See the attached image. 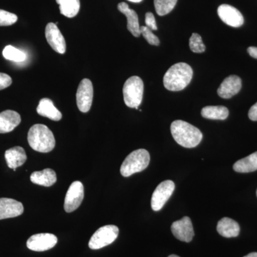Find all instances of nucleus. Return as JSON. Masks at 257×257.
I'll list each match as a JSON object with an SVG mask.
<instances>
[{
  "mask_svg": "<svg viewBox=\"0 0 257 257\" xmlns=\"http://www.w3.org/2000/svg\"><path fill=\"white\" fill-rule=\"evenodd\" d=\"M201 114L206 119L224 120L229 116V110L224 106H207L203 108Z\"/></svg>",
  "mask_w": 257,
  "mask_h": 257,
  "instance_id": "23",
  "label": "nucleus"
},
{
  "mask_svg": "<svg viewBox=\"0 0 257 257\" xmlns=\"http://www.w3.org/2000/svg\"><path fill=\"white\" fill-rule=\"evenodd\" d=\"M193 77L192 67L184 62L174 64L164 77V86L172 92L182 90L190 83Z\"/></svg>",
  "mask_w": 257,
  "mask_h": 257,
  "instance_id": "1",
  "label": "nucleus"
},
{
  "mask_svg": "<svg viewBox=\"0 0 257 257\" xmlns=\"http://www.w3.org/2000/svg\"><path fill=\"white\" fill-rule=\"evenodd\" d=\"M118 10L120 13L124 14L127 19V29L133 34V36L139 37L141 35L140 23H139L138 15L135 10L130 9L128 5L125 3H121L118 5Z\"/></svg>",
  "mask_w": 257,
  "mask_h": 257,
  "instance_id": "17",
  "label": "nucleus"
},
{
  "mask_svg": "<svg viewBox=\"0 0 257 257\" xmlns=\"http://www.w3.org/2000/svg\"><path fill=\"white\" fill-rule=\"evenodd\" d=\"M248 53L253 58L257 59V47H250L248 48Z\"/></svg>",
  "mask_w": 257,
  "mask_h": 257,
  "instance_id": "33",
  "label": "nucleus"
},
{
  "mask_svg": "<svg viewBox=\"0 0 257 257\" xmlns=\"http://www.w3.org/2000/svg\"><path fill=\"white\" fill-rule=\"evenodd\" d=\"M241 89V79L238 76L231 75L226 77L217 89L219 96L224 99H229L239 92Z\"/></svg>",
  "mask_w": 257,
  "mask_h": 257,
  "instance_id": "15",
  "label": "nucleus"
},
{
  "mask_svg": "<svg viewBox=\"0 0 257 257\" xmlns=\"http://www.w3.org/2000/svg\"><path fill=\"white\" fill-rule=\"evenodd\" d=\"M168 257H179V256H177V255H175V254H172V255H170V256H169Z\"/></svg>",
  "mask_w": 257,
  "mask_h": 257,
  "instance_id": "36",
  "label": "nucleus"
},
{
  "mask_svg": "<svg viewBox=\"0 0 257 257\" xmlns=\"http://www.w3.org/2000/svg\"><path fill=\"white\" fill-rule=\"evenodd\" d=\"M18 16L13 13L0 10V26H10L18 21Z\"/></svg>",
  "mask_w": 257,
  "mask_h": 257,
  "instance_id": "28",
  "label": "nucleus"
},
{
  "mask_svg": "<svg viewBox=\"0 0 257 257\" xmlns=\"http://www.w3.org/2000/svg\"><path fill=\"white\" fill-rule=\"evenodd\" d=\"M3 55L6 60L15 62H22L26 60V55L23 51L15 48L12 45L5 47Z\"/></svg>",
  "mask_w": 257,
  "mask_h": 257,
  "instance_id": "25",
  "label": "nucleus"
},
{
  "mask_svg": "<svg viewBox=\"0 0 257 257\" xmlns=\"http://www.w3.org/2000/svg\"><path fill=\"white\" fill-rule=\"evenodd\" d=\"M37 111L41 116L53 121H60L62 117V113L54 105L53 101L48 98H43L40 101Z\"/></svg>",
  "mask_w": 257,
  "mask_h": 257,
  "instance_id": "19",
  "label": "nucleus"
},
{
  "mask_svg": "<svg viewBox=\"0 0 257 257\" xmlns=\"http://www.w3.org/2000/svg\"><path fill=\"white\" fill-rule=\"evenodd\" d=\"M57 243L55 235L49 233H42L32 235L27 241L29 249L35 251H45L54 247Z\"/></svg>",
  "mask_w": 257,
  "mask_h": 257,
  "instance_id": "10",
  "label": "nucleus"
},
{
  "mask_svg": "<svg viewBox=\"0 0 257 257\" xmlns=\"http://www.w3.org/2000/svg\"><path fill=\"white\" fill-rule=\"evenodd\" d=\"M128 1L131 2V3H140L141 2H143V0H128Z\"/></svg>",
  "mask_w": 257,
  "mask_h": 257,
  "instance_id": "35",
  "label": "nucleus"
},
{
  "mask_svg": "<svg viewBox=\"0 0 257 257\" xmlns=\"http://www.w3.org/2000/svg\"><path fill=\"white\" fill-rule=\"evenodd\" d=\"M189 47L194 53H203L206 50L202 37L197 33H193L192 37L189 39Z\"/></svg>",
  "mask_w": 257,
  "mask_h": 257,
  "instance_id": "27",
  "label": "nucleus"
},
{
  "mask_svg": "<svg viewBox=\"0 0 257 257\" xmlns=\"http://www.w3.org/2000/svg\"><path fill=\"white\" fill-rule=\"evenodd\" d=\"M233 169L239 173H248L257 170V152L237 161L233 166Z\"/></svg>",
  "mask_w": 257,
  "mask_h": 257,
  "instance_id": "22",
  "label": "nucleus"
},
{
  "mask_svg": "<svg viewBox=\"0 0 257 257\" xmlns=\"http://www.w3.org/2000/svg\"><path fill=\"white\" fill-rule=\"evenodd\" d=\"M175 185L172 181L166 180L157 186L152 194L151 205L154 211L162 209L175 190Z\"/></svg>",
  "mask_w": 257,
  "mask_h": 257,
  "instance_id": "7",
  "label": "nucleus"
},
{
  "mask_svg": "<svg viewBox=\"0 0 257 257\" xmlns=\"http://www.w3.org/2000/svg\"><path fill=\"white\" fill-rule=\"evenodd\" d=\"M45 37L50 47L55 52L64 54L66 52V42L60 30L55 23H48L45 29Z\"/></svg>",
  "mask_w": 257,
  "mask_h": 257,
  "instance_id": "13",
  "label": "nucleus"
},
{
  "mask_svg": "<svg viewBox=\"0 0 257 257\" xmlns=\"http://www.w3.org/2000/svg\"><path fill=\"white\" fill-rule=\"evenodd\" d=\"M5 160L10 169L16 170L19 167H21L26 162V152L21 147H15L7 150L5 154Z\"/></svg>",
  "mask_w": 257,
  "mask_h": 257,
  "instance_id": "18",
  "label": "nucleus"
},
{
  "mask_svg": "<svg viewBox=\"0 0 257 257\" xmlns=\"http://www.w3.org/2000/svg\"><path fill=\"white\" fill-rule=\"evenodd\" d=\"M144 83L138 76L130 77L123 87V95L125 104L130 108L138 109L143 99Z\"/></svg>",
  "mask_w": 257,
  "mask_h": 257,
  "instance_id": "5",
  "label": "nucleus"
},
{
  "mask_svg": "<svg viewBox=\"0 0 257 257\" xmlns=\"http://www.w3.org/2000/svg\"><path fill=\"white\" fill-rule=\"evenodd\" d=\"M243 257H257V253L256 252H252L248 253V255Z\"/></svg>",
  "mask_w": 257,
  "mask_h": 257,
  "instance_id": "34",
  "label": "nucleus"
},
{
  "mask_svg": "<svg viewBox=\"0 0 257 257\" xmlns=\"http://www.w3.org/2000/svg\"><path fill=\"white\" fill-rule=\"evenodd\" d=\"M21 122V116L17 111L6 110L0 113V133L13 131Z\"/></svg>",
  "mask_w": 257,
  "mask_h": 257,
  "instance_id": "16",
  "label": "nucleus"
},
{
  "mask_svg": "<svg viewBox=\"0 0 257 257\" xmlns=\"http://www.w3.org/2000/svg\"><path fill=\"white\" fill-rule=\"evenodd\" d=\"M93 89L92 83L89 79H83L79 83L77 89L76 99L79 111L87 113L90 109L92 104Z\"/></svg>",
  "mask_w": 257,
  "mask_h": 257,
  "instance_id": "8",
  "label": "nucleus"
},
{
  "mask_svg": "<svg viewBox=\"0 0 257 257\" xmlns=\"http://www.w3.org/2000/svg\"><path fill=\"white\" fill-rule=\"evenodd\" d=\"M28 140L34 150L42 153L52 151L55 147V137L46 125H33L29 131Z\"/></svg>",
  "mask_w": 257,
  "mask_h": 257,
  "instance_id": "3",
  "label": "nucleus"
},
{
  "mask_svg": "<svg viewBox=\"0 0 257 257\" xmlns=\"http://www.w3.org/2000/svg\"><path fill=\"white\" fill-rule=\"evenodd\" d=\"M84 197V186L79 181L72 182L66 194L64 208L66 212L75 211L82 204Z\"/></svg>",
  "mask_w": 257,
  "mask_h": 257,
  "instance_id": "9",
  "label": "nucleus"
},
{
  "mask_svg": "<svg viewBox=\"0 0 257 257\" xmlns=\"http://www.w3.org/2000/svg\"><path fill=\"white\" fill-rule=\"evenodd\" d=\"M218 232L226 238L236 237L239 234L240 226L236 221L230 218H222L216 226Z\"/></svg>",
  "mask_w": 257,
  "mask_h": 257,
  "instance_id": "20",
  "label": "nucleus"
},
{
  "mask_svg": "<svg viewBox=\"0 0 257 257\" xmlns=\"http://www.w3.org/2000/svg\"><path fill=\"white\" fill-rule=\"evenodd\" d=\"M23 211L24 207L21 202L9 198L0 199V220L20 216Z\"/></svg>",
  "mask_w": 257,
  "mask_h": 257,
  "instance_id": "14",
  "label": "nucleus"
},
{
  "mask_svg": "<svg viewBox=\"0 0 257 257\" xmlns=\"http://www.w3.org/2000/svg\"><path fill=\"white\" fill-rule=\"evenodd\" d=\"M256 196H257V191H256Z\"/></svg>",
  "mask_w": 257,
  "mask_h": 257,
  "instance_id": "37",
  "label": "nucleus"
},
{
  "mask_svg": "<svg viewBox=\"0 0 257 257\" xmlns=\"http://www.w3.org/2000/svg\"><path fill=\"white\" fill-rule=\"evenodd\" d=\"M217 13L223 23L232 28H239L242 26L244 22L241 13L231 5H220L218 8Z\"/></svg>",
  "mask_w": 257,
  "mask_h": 257,
  "instance_id": "12",
  "label": "nucleus"
},
{
  "mask_svg": "<svg viewBox=\"0 0 257 257\" xmlns=\"http://www.w3.org/2000/svg\"><path fill=\"white\" fill-rule=\"evenodd\" d=\"M119 235V229L115 225H106L96 230L89 242L91 249H99L114 242Z\"/></svg>",
  "mask_w": 257,
  "mask_h": 257,
  "instance_id": "6",
  "label": "nucleus"
},
{
  "mask_svg": "<svg viewBox=\"0 0 257 257\" xmlns=\"http://www.w3.org/2000/svg\"><path fill=\"white\" fill-rule=\"evenodd\" d=\"M177 0H154L157 15L164 16L169 14L175 8Z\"/></svg>",
  "mask_w": 257,
  "mask_h": 257,
  "instance_id": "26",
  "label": "nucleus"
},
{
  "mask_svg": "<svg viewBox=\"0 0 257 257\" xmlns=\"http://www.w3.org/2000/svg\"><path fill=\"white\" fill-rule=\"evenodd\" d=\"M171 133L177 144L185 148L198 146L203 138L199 128L182 120H176L172 123Z\"/></svg>",
  "mask_w": 257,
  "mask_h": 257,
  "instance_id": "2",
  "label": "nucleus"
},
{
  "mask_svg": "<svg viewBox=\"0 0 257 257\" xmlns=\"http://www.w3.org/2000/svg\"><path fill=\"white\" fill-rule=\"evenodd\" d=\"M60 5V13L68 18L77 16L80 9L79 0H56Z\"/></svg>",
  "mask_w": 257,
  "mask_h": 257,
  "instance_id": "24",
  "label": "nucleus"
},
{
  "mask_svg": "<svg viewBox=\"0 0 257 257\" xmlns=\"http://www.w3.org/2000/svg\"><path fill=\"white\" fill-rule=\"evenodd\" d=\"M13 83V79L8 74L0 72V90L10 87Z\"/></svg>",
  "mask_w": 257,
  "mask_h": 257,
  "instance_id": "31",
  "label": "nucleus"
},
{
  "mask_svg": "<svg viewBox=\"0 0 257 257\" xmlns=\"http://www.w3.org/2000/svg\"><path fill=\"white\" fill-rule=\"evenodd\" d=\"M145 24L146 27L151 30H157V26L155 16L152 13H147L145 15Z\"/></svg>",
  "mask_w": 257,
  "mask_h": 257,
  "instance_id": "30",
  "label": "nucleus"
},
{
  "mask_svg": "<svg viewBox=\"0 0 257 257\" xmlns=\"http://www.w3.org/2000/svg\"><path fill=\"white\" fill-rule=\"evenodd\" d=\"M140 32H141V35H143L149 44L151 45H155V46H158L160 45V42L158 37L152 32V30L150 28L146 26L140 27Z\"/></svg>",
  "mask_w": 257,
  "mask_h": 257,
  "instance_id": "29",
  "label": "nucleus"
},
{
  "mask_svg": "<svg viewBox=\"0 0 257 257\" xmlns=\"http://www.w3.org/2000/svg\"><path fill=\"white\" fill-rule=\"evenodd\" d=\"M57 179L55 171L51 169L33 172L30 176V180L32 183L44 187H51L56 183Z\"/></svg>",
  "mask_w": 257,
  "mask_h": 257,
  "instance_id": "21",
  "label": "nucleus"
},
{
  "mask_svg": "<svg viewBox=\"0 0 257 257\" xmlns=\"http://www.w3.org/2000/svg\"><path fill=\"white\" fill-rule=\"evenodd\" d=\"M150 155L148 151L144 149L135 150L126 157L120 168L121 175L128 177L133 174L143 172L149 166Z\"/></svg>",
  "mask_w": 257,
  "mask_h": 257,
  "instance_id": "4",
  "label": "nucleus"
},
{
  "mask_svg": "<svg viewBox=\"0 0 257 257\" xmlns=\"http://www.w3.org/2000/svg\"><path fill=\"white\" fill-rule=\"evenodd\" d=\"M248 117L252 121H257V102L248 111Z\"/></svg>",
  "mask_w": 257,
  "mask_h": 257,
  "instance_id": "32",
  "label": "nucleus"
},
{
  "mask_svg": "<svg viewBox=\"0 0 257 257\" xmlns=\"http://www.w3.org/2000/svg\"><path fill=\"white\" fill-rule=\"evenodd\" d=\"M171 229L177 239L184 242H190L194 236L192 221L188 216H184L180 220L175 221Z\"/></svg>",
  "mask_w": 257,
  "mask_h": 257,
  "instance_id": "11",
  "label": "nucleus"
}]
</instances>
